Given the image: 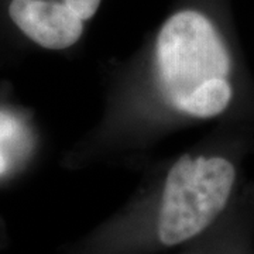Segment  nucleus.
Wrapping results in <instances>:
<instances>
[{
  "label": "nucleus",
  "instance_id": "f257e3e1",
  "mask_svg": "<svg viewBox=\"0 0 254 254\" xmlns=\"http://www.w3.org/2000/svg\"><path fill=\"white\" fill-rule=\"evenodd\" d=\"M157 72L175 109L193 118H213L232 100L230 57L213 23L195 10L168 18L157 37Z\"/></svg>",
  "mask_w": 254,
  "mask_h": 254
},
{
  "label": "nucleus",
  "instance_id": "f03ea898",
  "mask_svg": "<svg viewBox=\"0 0 254 254\" xmlns=\"http://www.w3.org/2000/svg\"><path fill=\"white\" fill-rule=\"evenodd\" d=\"M236 180L230 161L222 157L187 154L167 175L158 213V237L165 246L190 240L218 218Z\"/></svg>",
  "mask_w": 254,
  "mask_h": 254
},
{
  "label": "nucleus",
  "instance_id": "7ed1b4c3",
  "mask_svg": "<svg viewBox=\"0 0 254 254\" xmlns=\"http://www.w3.org/2000/svg\"><path fill=\"white\" fill-rule=\"evenodd\" d=\"M9 14L14 24L38 46L64 50L82 36L83 20L65 3L48 0H13Z\"/></svg>",
  "mask_w": 254,
  "mask_h": 254
},
{
  "label": "nucleus",
  "instance_id": "20e7f679",
  "mask_svg": "<svg viewBox=\"0 0 254 254\" xmlns=\"http://www.w3.org/2000/svg\"><path fill=\"white\" fill-rule=\"evenodd\" d=\"M30 138L21 120L7 110L0 109V177L21 160L28 151Z\"/></svg>",
  "mask_w": 254,
  "mask_h": 254
},
{
  "label": "nucleus",
  "instance_id": "39448f33",
  "mask_svg": "<svg viewBox=\"0 0 254 254\" xmlns=\"http://www.w3.org/2000/svg\"><path fill=\"white\" fill-rule=\"evenodd\" d=\"M81 20H89L98 11L100 0H65L64 1Z\"/></svg>",
  "mask_w": 254,
  "mask_h": 254
}]
</instances>
